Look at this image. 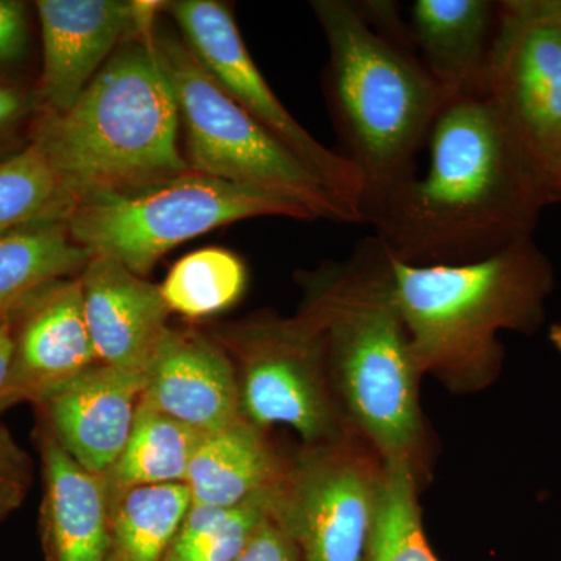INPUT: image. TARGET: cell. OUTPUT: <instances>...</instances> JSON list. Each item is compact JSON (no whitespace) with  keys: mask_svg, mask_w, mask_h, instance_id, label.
Segmentation results:
<instances>
[{"mask_svg":"<svg viewBox=\"0 0 561 561\" xmlns=\"http://www.w3.org/2000/svg\"><path fill=\"white\" fill-rule=\"evenodd\" d=\"M427 147L426 175L371 221L393 260L468 264L527 241L548 187L530 151L485 95L446 103Z\"/></svg>","mask_w":561,"mask_h":561,"instance_id":"1","label":"cell"},{"mask_svg":"<svg viewBox=\"0 0 561 561\" xmlns=\"http://www.w3.org/2000/svg\"><path fill=\"white\" fill-rule=\"evenodd\" d=\"M330 47L328 98L343 157L364 183L362 224H370L419 176L416 160L448 103L413 49L391 2L316 0Z\"/></svg>","mask_w":561,"mask_h":561,"instance_id":"2","label":"cell"},{"mask_svg":"<svg viewBox=\"0 0 561 561\" xmlns=\"http://www.w3.org/2000/svg\"><path fill=\"white\" fill-rule=\"evenodd\" d=\"M302 280L305 302L323 328L343 415L383 465L408 467L423 482L431 457L420 408L423 375L394 301L389 251L365 239L348 261Z\"/></svg>","mask_w":561,"mask_h":561,"instance_id":"3","label":"cell"},{"mask_svg":"<svg viewBox=\"0 0 561 561\" xmlns=\"http://www.w3.org/2000/svg\"><path fill=\"white\" fill-rule=\"evenodd\" d=\"M390 268L416 367L456 394L496 381L504 359L497 334L534 331L552 284L529 239L468 264L411 265L390 256Z\"/></svg>","mask_w":561,"mask_h":561,"instance_id":"4","label":"cell"},{"mask_svg":"<svg viewBox=\"0 0 561 561\" xmlns=\"http://www.w3.org/2000/svg\"><path fill=\"white\" fill-rule=\"evenodd\" d=\"M153 24L110 57L76 105L50 114L38 133L35 144L70 208L88 195L191 171L180 153L179 103L154 47Z\"/></svg>","mask_w":561,"mask_h":561,"instance_id":"5","label":"cell"},{"mask_svg":"<svg viewBox=\"0 0 561 561\" xmlns=\"http://www.w3.org/2000/svg\"><path fill=\"white\" fill-rule=\"evenodd\" d=\"M256 217L313 220L297 203L194 171L73 203L65 224L91 256L110 257L138 276L190 239Z\"/></svg>","mask_w":561,"mask_h":561,"instance_id":"6","label":"cell"},{"mask_svg":"<svg viewBox=\"0 0 561 561\" xmlns=\"http://www.w3.org/2000/svg\"><path fill=\"white\" fill-rule=\"evenodd\" d=\"M153 41L179 103L191 171L279 195L313 220L356 224L324 184L213 79L184 41L157 28Z\"/></svg>","mask_w":561,"mask_h":561,"instance_id":"7","label":"cell"},{"mask_svg":"<svg viewBox=\"0 0 561 561\" xmlns=\"http://www.w3.org/2000/svg\"><path fill=\"white\" fill-rule=\"evenodd\" d=\"M219 343L234 362L242 419L262 431L286 424L306 446L356 432L332 389L323 328L308 302L289 319L260 313L225 328Z\"/></svg>","mask_w":561,"mask_h":561,"instance_id":"8","label":"cell"},{"mask_svg":"<svg viewBox=\"0 0 561 561\" xmlns=\"http://www.w3.org/2000/svg\"><path fill=\"white\" fill-rule=\"evenodd\" d=\"M383 463L357 432L306 446L291 461L272 518L306 561H365Z\"/></svg>","mask_w":561,"mask_h":561,"instance_id":"9","label":"cell"},{"mask_svg":"<svg viewBox=\"0 0 561 561\" xmlns=\"http://www.w3.org/2000/svg\"><path fill=\"white\" fill-rule=\"evenodd\" d=\"M183 33L184 43L213 79L254 121L272 133L362 224L364 183L342 153L324 147L287 111L251 58L230 7L217 0L162 3Z\"/></svg>","mask_w":561,"mask_h":561,"instance_id":"10","label":"cell"},{"mask_svg":"<svg viewBox=\"0 0 561 561\" xmlns=\"http://www.w3.org/2000/svg\"><path fill=\"white\" fill-rule=\"evenodd\" d=\"M485 98L538 164L561 136V24L537 0L500 3Z\"/></svg>","mask_w":561,"mask_h":561,"instance_id":"11","label":"cell"},{"mask_svg":"<svg viewBox=\"0 0 561 561\" xmlns=\"http://www.w3.org/2000/svg\"><path fill=\"white\" fill-rule=\"evenodd\" d=\"M162 3L39 0L44 65L41 95L51 111L72 108L124 36L153 24Z\"/></svg>","mask_w":561,"mask_h":561,"instance_id":"12","label":"cell"},{"mask_svg":"<svg viewBox=\"0 0 561 561\" xmlns=\"http://www.w3.org/2000/svg\"><path fill=\"white\" fill-rule=\"evenodd\" d=\"M95 364L80 278L50 284L22 306L0 411L18 402L38 405Z\"/></svg>","mask_w":561,"mask_h":561,"instance_id":"13","label":"cell"},{"mask_svg":"<svg viewBox=\"0 0 561 561\" xmlns=\"http://www.w3.org/2000/svg\"><path fill=\"white\" fill-rule=\"evenodd\" d=\"M80 283L99 364L146 376L171 330L161 287L103 256H91Z\"/></svg>","mask_w":561,"mask_h":561,"instance_id":"14","label":"cell"},{"mask_svg":"<svg viewBox=\"0 0 561 561\" xmlns=\"http://www.w3.org/2000/svg\"><path fill=\"white\" fill-rule=\"evenodd\" d=\"M146 376L95 364L38 408L61 448L84 470L105 476L127 445Z\"/></svg>","mask_w":561,"mask_h":561,"instance_id":"15","label":"cell"},{"mask_svg":"<svg viewBox=\"0 0 561 561\" xmlns=\"http://www.w3.org/2000/svg\"><path fill=\"white\" fill-rule=\"evenodd\" d=\"M140 398L201 434L241 419L234 362L219 342L198 332L169 330Z\"/></svg>","mask_w":561,"mask_h":561,"instance_id":"16","label":"cell"},{"mask_svg":"<svg viewBox=\"0 0 561 561\" xmlns=\"http://www.w3.org/2000/svg\"><path fill=\"white\" fill-rule=\"evenodd\" d=\"M500 3L415 0L405 21L412 46L446 99L485 95Z\"/></svg>","mask_w":561,"mask_h":561,"instance_id":"17","label":"cell"},{"mask_svg":"<svg viewBox=\"0 0 561 561\" xmlns=\"http://www.w3.org/2000/svg\"><path fill=\"white\" fill-rule=\"evenodd\" d=\"M43 541L49 561H106L110 494L105 476L84 470L51 432L41 431Z\"/></svg>","mask_w":561,"mask_h":561,"instance_id":"18","label":"cell"},{"mask_svg":"<svg viewBox=\"0 0 561 561\" xmlns=\"http://www.w3.org/2000/svg\"><path fill=\"white\" fill-rule=\"evenodd\" d=\"M290 465L260 427L241 416L202 435L186 479L192 504L228 508L276 493Z\"/></svg>","mask_w":561,"mask_h":561,"instance_id":"19","label":"cell"},{"mask_svg":"<svg viewBox=\"0 0 561 561\" xmlns=\"http://www.w3.org/2000/svg\"><path fill=\"white\" fill-rule=\"evenodd\" d=\"M110 494L106 561H162L192 500L186 483L133 486Z\"/></svg>","mask_w":561,"mask_h":561,"instance_id":"20","label":"cell"},{"mask_svg":"<svg viewBox=\"0 0 561 561\" xmlns=\"http://www.w3.org/2000/svg\"><path fill=\"white\" fill-rule=\"evenodd\" d=\"M202 435L140 398L127 445L105 474L108 493L133 486L186 483Z\"/></svg>","mask_w":561,"mask_h":561,"instance_id":"21","label":"cell"},{"mask_svg":"<svg viewBox=\"0 0 561 561\" xmlns=\"http://www.w3.org/2000/svg\"><path fill=\"white\" fill-rule=\"evenodd\" d=\"M90 251L70 238L65 221L33 225L0 238V309L83 272Z\"/></svg>","mask_w":561,"mask_h":561,"instance_id":"22","label":"cell"},{"mask_svg":"<svg viewBox=\"0 0 561 561\" xmlns=\"http://www.w3.org/2000/svg\"><path fill=\"white\" fill-rule=\"evenodd\" d=\"M247 267L238 254L225 249H203L173 265L161 294L171 312L197 320L236 305L245 291Z\"/></svg>","mask_w":561,"mask_h":561,"instance_id":"23","label":"cell"},{"mask_svg":"<svg viewBox=\"0 0 561 561\" xmlns=\"http://www.w3.org/2000/svg\"><path fill=\"white\" fill-rule=\"evenodd\" d=\"M279 490L236 507L192 504L162 561L238 560L254 531L272 515Z\"/></svg>","mask_w":561,"mask_h":561,"instance_id":"24","label":"cell"},{"mask_svg":"<svg viewBox=\"0 0 561 561\" xmlns=\"http://www.w3.org/2000/svg\"><path fill=\"white\" fill-rule=\"evenodd\" d=\"M69 202L36 144L0 162V238L33 225L65 221Z\"/></svg>","mask_w":561,"mask_h":561,"instance_id":"25","label":"cell"},{"mask_svg":"<svg viewBox=\"0 0 561 561\" xmlns=\"http://www.w3.org/2000/svg\"><path fill=\"white\" fill-rule=\"evenodd\" d=\"M420 481L408 467L383 465L365 561H438L424 535Z\"/></svg>","mask_w":561,"mask_h":561,"instance_id":"26","label":"cell"},{"mask_svg":"<svg viewBox=\"0 0 561 561\" xmlns=\"http://www.w3.org/2000/svg\"><path fill=\"white\" fill-rule=\"evenodd\" d=\"M32 482L31 460L0 426V519L16 511L27 496Z\"/></svg>","mask_w":561,"mask_h":561,"instance_id":"27","label":"cell"},{"mask_svg":"<svg viewBox=\"0 0 561 561\" xmlns=\"http://www.w3.org/2000/svg\"><path fill=\"white\" fill-rule=\"evenodd\" d=\"M236 561H300L297 545L272 515L254 531Z\"/></svg>","mask_w":561,"mask_h":561,"instance_id":"28","label":"cell"},{"mask_svg":"<svg viewBox=\"0 0 561 561\" xmlns=\"http://www.w3.org/2000/svg\"><path fill=\"white\" fill-rule=\"evenodd\" d=\"M27 44V21L24 7L0 0V62L20 57Z\"/></svg>","mask_w":561,"mask_h":561,"instance_id":"29","label":"cell"},{"mask_svg":"<svg viewBox=\"0 0 561 561\" xmlns=\"http://www.w3.org/2000/svg\"><path fill=\"white\" fill-rule=\"evenodd\" d=\"M28 300L11 306V308L0 309V400H2L3 393H5L11 367H13L18 320H20L22 306Z\"/></svg>","mask_w":561,"mask_h":561,"instance_id":"30","label":"cell"},{"mask_svg":"<svg viewBox=\"0 0 561 561\" xmlns=\"http://www.w3.org/2000/svg\"><path fill=\"white\" fill-rule=\"evenodd\" d=\"M538 168L548 187L549 197L557 195L561 198V136L542 151L538 158Z\"/></svg>","mask_w":561,"mask_h":561,"instance_id":"31","label":"cell"},{"mask_svg":"<svg viewBox=\"0 0 561 561\" xmlns=\"http://www.w3.org/2000/svg\"><path fill=\"white\" fill-rule=\"evenodd\" d=\"M24 110V101L16 91L0 88V128L16 119Z\"/></svg>","mask_w":561,"mask_h":561,"instance_id":"32","label":"cell"},{"mask_svg":"<svg viewBox=\"0 0 561 561\" xmlns=\"http://www.w3.org/2000/svg\"><path fill=\"white\" fill-rule=\"evenodd\" d=\"M537 2L546 14L561 24V0H537Z\"/></svg>","mask_w":561,"mask_h":561,"instance_id":"33","label":"cell"},{"mask_svg":"<svg viewBox=\"0 0 561 561\" xmlns=\"http://www.w3.org/2000/svg\"><path fill=\"white\" fill-rule=\"evenodd\" d=\"M551 342L556 350L561 354V323L553 324L551 330Z\"/></svg>","mask_w":561,"mask_h":561,"instance_id":"34","label":"cell"}]
</instances>
